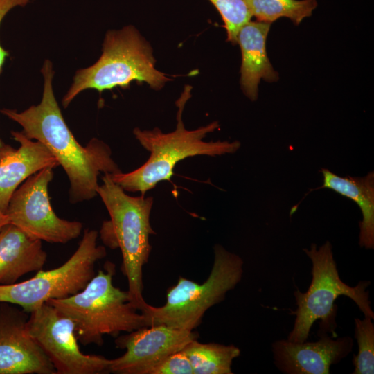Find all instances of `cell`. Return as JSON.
Listing matches in <instances>:
<instances>
[{"label":"cell","instance_id":"cell-1","mask_svg":"<svg viewBox=\"0 0 374 374\" xmlns=\"http://www.w3.org/2000/svg\"><path fill=\"white\" fill-rule=\"evenodd\" d=\"M44 88L40 103L23 112L4 108L1 112L21 127L28 139L44 144L66 172L72 203L89 200L96 195L98 178L102 173L121 172L112 157L110 147L97 138L84 147L68 127L55 99L53 80V64L46 60L41 69Z\"/></svg>","mask_w":374,"mask_h":374},{"label":"cell","instance_id":"cell-2","mask_svg":"<svg viewBox=\"0 0 374 374\" xmlns=\"http://www.w3.org/2000/svg\"><path fill=\"white\" fill-rule=\"evenodd\" d=\"M191 86L186 85L176 101L178 110L174 131L164 133L158 127L150 130L134 129L136 139L150 154L145 163L130 172L109 174L113 181L125 191L140 192L141 195H145L158 183L170 181L174 168L180 161L199 155L215 157L233 154L240 148L238 141H204L208 133L219 127L217 121L195 130L185 128L182 114L186 103L191 97Z\"/></svg>","mask_w":374,"mask_h":374},{"label":"cell","instance_id":"cell-3","mask_svg":"<svg viewBox=\"0 0 374 374\" xmlns=\"http://www.w3.org/2000/svg\"><path fill=\"white\" fill-rule=\"evenodd\" d=\"M101 179L103 184L97 188V194L109 213V220L103 222L100 236L106 246L120 249L130 300L141 312L148 305L143 296V268L151 251L150 235L154 233L150 221L154 199L145 195H129L108 173Z\"/></svg>","mask_w":374,"mask_h":374},{"label":"cell","instance_id":"cell-4","mask_svg":"<svg viewBox=\"0 0 374 374\" xmlns=\"http://www.w3.org/2000/svg\"><path fill=\"white\" fill-rule=\"evenodd\" d=\"M155 63L152 46L134 26L109 30L100 57L90 66L76 71L62 98V106L66 108L84 90L102 92L117 87L126 88L134 81L159 90L172 79L157 70Z\"/></svg>","mask_w":374,"mask_h":374},{"label":"cell","instance_id":"cell-5","mask_svg":"<svg viewBox=\"0 0 374 374\" xmlns=\"http://www.w3.org/2000/svg\"><path fill=\"white\" fill-rule=\"evenodd\" d=\"M115 271V265L107 262L83 290L46 302L73 321L78 340L84 346H102L104 335L116 337L147 326L145 315L132 305L128 292L113 285Z\"/></svg>","mask_w":374,"mask_h":374},{"label":"cell","instance_id":"cell-6","mask_svg":"<svg viewBox=\"0 0 374 374\" xmlns=\"http://www.w3.org/2000/svg\"><path fill=\"white\" fill-rule=\"evenodd\" d=\"M312 261V282L305 292L296 290L294 292L297 308L292 311L296 316L292 330L287 340L301 343L305 341L313 323L320 320L319 332H331L334 336L336 328L335 300L339 296H346L352 299L364 316L374 319L371 308L367 287L369 281H360L355 287L343 282L339 275L333 258L332 245L327 241L317 249L312 244L310 249H303Z\"/></svg>","mask_w":374,"mask_h":374},{"label":"cell","instance_id":"cell-7","mask_svg":"<svg viewBox=\"0 0 374 374\" xmlns=\"http://www.w3.org/2000/svg\"><path fill=\"white\" fill-rule=\"evenodd\" d=\"M242 259L226 250L214 247V260L208 278L199 283L179 277L177 283L167 291L166 302L160 307L148 304L141 311L146 326L166 325L193 330L201 322L206 311L222 301L226 294L241 280Z\"/></svg>","mask_w":374,"mask_h":374},{"label":"cell","instance_id":"cell-8","mask_svg":"<svg viewBox=\"0 0 374 374\" xmlns=\"http://www.w3.org/2000/svg\"><path fill=\"white\" fill-rule=\"evenodd\" d=\"M98 237V231L87 229L75 253L60 267L41 269L20 283L0 285V303L17 305L30 313L50 300L83 290L95 275L96 263L107 254L105 248L97 244Z\"/></svg>","mask_w":374,"mask_h":374},{"label":"cell","instance_id":"cell-9","mask_svg":"<svg viewBox=\"0 0 374 374\" xmlns=\"http://www.w3.org/2000/svg\"><path fill=\"white\" fill-rule=\"evenodd\" d=\"M53 168H45L25 180L12 194L6 214L12 224L30 237L66 244L77 238L82 224L59 217L50 203L48 186Z\"/></svg>","mask_w":374,"mask_h":374},{"label":"cell","instance_id":"cell-10","mask_svg":"<svg viewBox=\"0 0 374 374\" xmlns=\"http://www.w3.org/2000/svg\"><path fill=\"white\" fill-rule=\"evenodd\" d=\"M28 330L52 363L56 374L109 373L111 359L81 352L75 324L45 303L29 313Z\"/></svg>","mask_w":374,"mask_h":374},{"label":"cell","instance_id":"cell-11","mask_svg":"<svg viewBox=\"0 0 374 374\" xmlns=\"http://www.w3.org/2000/svg\"><path fill=\"white\" fill-rule=\"evenodd\" d=\"M193 330L166 325L146 326L116 337V346L125 353L111 359L109 373L149 374L150 370L168 355L182 350L197 339Z\"/></svg>","mask_w":374,"mask_h":374},{"label":"cell","instance_id":"cell-12","mask_svg":"<svg viewBox=\"0 0 374 374\" xmlns=\"http://www.w3.org/2000/svg\"><path fill=\"white\" fill-rule=\"evenodd\" d=\"M0 374H56L28 330V314L0 303Z\"/></svg>","mask_w":374,"mask_h":374},{"label":"cell","instance_id":"cell-13","mask_svg":"<svg viewBox=\"0 0 374 374\" xmlns=\"http://www.w3.org/2000/svg\"><path fill=\"white\" fill-rule=\"evenodd\" d=\"M314 342L277 340L272 344L276 367L287 374H328L336 364L352 350L353 340L346 336L335 339L327 332L318 331Z\"/></svg>","mask_w":374,"mask_h":374},{"label":"cell","instance_id":"cell-14","mask_svg":"<svg viewBox=\"0 0 374 374\" xmlns=\"http://www.w3.org/2000/svg\"><path fill=\"white\" fill-rule=\"evenodd\" d=\"M11 134L20 145L0 159V208L5 213L12 194L23 181L45 168L59 166L39 141L28 139L21 132L12 131Z\"/></svg>","mask_w":374,"mask_h":374},{"label":"cell","instance_id":"cell-15","mask_svg":"<svg viewBox=\"0 0 374 374\" xmlns=\"http://www.w3.org/2000/svg\"><path fill=\"white\" fill-rule=\"evenodd\" d=\"M271 24L249 21L240 29L236 42L242 53L240 84L244 93L251 100L258 97V87L261 79L277 81L278 73L267 57L266 39Z\"/></svg>","mask_w":374,"mask_h":374},{"label":"cell","instance_id":"cell-16","mask_svg":"<svg viewBox=\"0 0 374 374\" xmlns=\"http://www.w3.org/2000/svg\"><path fill=\"white\" fill-rule=\"evenodd\" d=\"M47 253L42 241L8 224L0 231V285L17 283L23 276L42 269Z\"/></svg>","mask_w":374,"mask_h":374},{"label":"cell","instance_id":"cell-17","mask_svg":"<svg viewBox=\"0 0 374 374\" xmlns=\"http://www.w3.org/2000/svg\"><path fill=\"white\" fill-rule=\"evenodd\" d=\"M323 185L319 188H329L353 200L361 209L359 222L360 247L374 248V172L364 177H340L328 169L322 168ZM317 188V189H319Z\"/></svg>","mask_w":374,"mask_h":374},{"label":"cell","instance_id":"cell-18","mask_svg":"<svg viewBox=\"0 0 374 374\" xmlns=\"http://www.w3.org/2000/svg\"><path fill=\"white\" fill-rule=\"evenodd\" d=\"M191 364L193 374H232L233 360L240 354L233 345L189 342L182 350Z\"/></svg>","mask_w":374,"mask_h":374},{"label":"cell","instance_id":"cell-19","mask_svg":"<svg viewBox=\"0 0 374 374\" xmlns=\"http://www.w3.org/2000/svg\"><path fill=\"white\" fill-rule=\"evenodd\" d=\"M252 17L258 21L271 24L287 17L295 25L310 17L317 6V0H246Z\"/></svg>","mask_w":374,"mask_h":374},{"label":"cell","instance_id":"cell-20","mask_svg":"<svg viewBox=\"0 0 374 374\" xmlns=\"http://www.w3.org/2000/svg\"><path fill=\"white\" fill-rule=\"evenodd\" d=\"M372 319L364 316L363 319H355V337L358 344V353L353 357V374L374 373V324Z\"/></svg>","mask_w":374,"mask_h":374},{"label":"cell","instance_id":"cell-21","mask_svg":"<svg viewBox=\"0 0 374 374\" xmlns=\"http://www.w3.org/2000/svg\"><path fill=\"white\" fill-rule=\"evenodd\" d=\"M217 10L224 21L227 41L237 44L240 28L249 21L252 15L246 0H209Z\"/></svg>","mask_w":374,"mask_h":374},{"label":"cell","instance_id":"cell-22","mask_svg":"<svg viewBox=\"0 0 374 374\" xmlns=\"http://www.w3.org/2000/svg\"><path fill=\"white\" fill-rule=\"evenodd\" d=\"M149 374H193V371L189 359L181 350L163 359Z\"/></svg>","mask_w":374,"mask_h":374},{"label":"cell","instance_id":"cell-23","mask_svg":"<svg viewBox=\"0 0 374 374\" xmlns=\"http://www.w3.org/2000/svg\"><path fill=\"white\" fill-rule=\"evenodd\" d=\"M35 0H0V24L6 15L17 7H24ZM8 52L0 45V73Z\"/></svg>","mask_w":374,"mask_h":374},{"label":"cell","instance_id":"cell-24","mask_svg":"<svg viewBox=\"0 0 374 374\" xmlns=\"http://www.w3.org/2000/svg\"><path fill=\"white\" fill-rule=\"evenodd\" d=\"M12 150H14V148L6 144L0 139V159L10 153Z\"/></svg>","mask_w":374,"mask_h":374},{"label":"cell","instance_id":"cell-25","mask_svg":"<svg viewBox=\"0 0 374 374\" xmlns=\"http://www.w3.org/2000/svg\"><path fill=\"white\" fill-rule=\"evenodd\" d=\"M9 224L7 215L0 208V231L4 226Z\"/></svg>","mask_w":374,"mask_h":374}]
</instances>
